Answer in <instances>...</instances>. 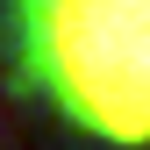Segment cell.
<instances>
[{
  "label": "cell",
  "mask_w": 150,
  "mask_h": 150,
  "mask_svg": "<svg viewBox=\"0 0 150 150\" xmlns=\"http://www.w3.org/2000/svg\"><path fill=\"white\" fill-rule=\"evenodd\" d=\"M22 71L93 143H150V0H14Z\"/></svg>",
  "instance_id": "obj_1"
}]
</instances>
